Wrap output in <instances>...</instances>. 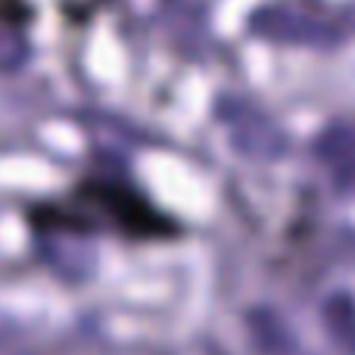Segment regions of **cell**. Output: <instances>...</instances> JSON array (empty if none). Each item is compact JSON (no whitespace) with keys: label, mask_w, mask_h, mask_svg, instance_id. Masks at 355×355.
<instances>
[{"label":"cell","mask_w":355,"mask_h":355,"mask_svg":"<svg viewBox=\"0 0 355 355\" xmlns=\"http://www.w3.org/2000/svg\"><path fill=\"white\" fill-rule=\"evenodd\" d=\"M28 218L41 231H103L125 240H172L178 234V225L162 209L135 187L110 178H87L75 184L66 196L31 206Z\"/></svg>","instance_id":"6da1fadb"},{"label":"cell","mask_w":355,"mask_h":355,"mask_svg":"<svg viewBox=\"0 0 355 355\" xmlns=\"http://www.w3.org/2000/svg\"><path fill=\"white\" fill-rule=\"evenodd\" d=\"M25 16H28L25 0H0V19L3 22H22Z\"/></svg>","instance_id":"7a4b0ae2"}]
</instances>
